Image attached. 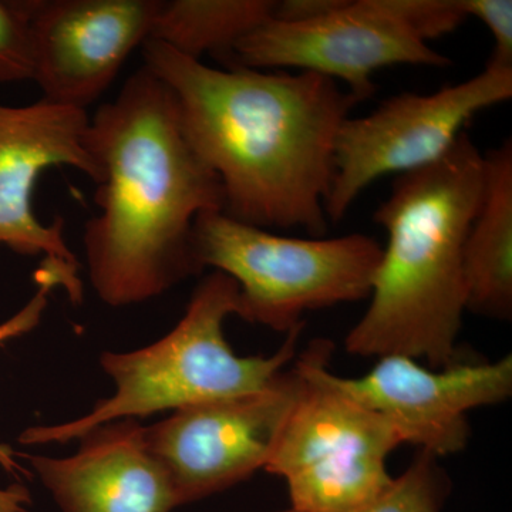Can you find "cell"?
Listing matches in <instances>:
<instances>
[{
  "instance_id": "6da1fadb",
  "label": "cell",
  "mask_w": 512,
  "mask_h": 512,
  "mask_svg": "<svg viewBox=\"0 0 512 512\" xmlns=\"http://www.w3.org/2000/svg\"><path fill=\"white\" fill-rule=\"evenodd\" d=\"M143 52L173 93L188 143L220 180L222 212L322 237L336 137L359 101L316 73L218 69L154 40Z\"/></svg>"
},
{
  "instance_id": "7a4b0ae2",
  "label": "cell",
  "mask_w": 512,
  "mask_h": 512,
  "mask_svg": "<svg viewBox=\"0 0 512 512\" xmlns=\"http://www.w3.org/2000/svg\"><path fill=\"white\" fill-rule=\"evenodd\" d=\"M87 143L100 168L99 212L84 225L83 244L101 302L138 305L201 274L195 221L224 211V194L188 143L164 82L146 67L128 77L90 119Z\"/></svg>"
},
{
  "instance_id": "3957f363",
  "label": "cell",
  "mask_w": 512,
  "mask_h": 512,
  "mask_svg": "<svg viewBox=\"0 0 512 512\" xmlns=\"http://www.w3.org/2000/svg\"><path fill=\"white\" fill-rule=\"evenodd\" d=\"M483 184L484 154L467 133L437 163L394 178L375 212L387 244L346 352L412 357L433 369L456 362L467 312L464 242Z\"/></svg>"
},
{
  "instance_id": "277c9868",
  "label": "cell",
  "mask_w": 512,
  "mask_h": 512,
  "mask_svg": "<svg viewBox=\"0 0 512 512\" xmlns=\"http://www.w3.org/2000/svg\"><path fill=\"white\" fill-rule=\"evenodd\" d=\"M238 313V285L228 275L212 271L192 292L183 318L163 338L130 352L101 353V369L116 387L111 396L77 419L29 427L19 443L66 444L111 421L146 419L266 389L298 356L305 323L289 330L272 355L239 356L224 330L229 316Z\"/></svg>"
},
{
  "instance_id": "5b68a950",
  "label": "cell",
  "mask_w": 512,
  "mask_h": 512,
  "mask_svg": "<svg viewBox=\"0 0 512 512\" xmlns=\"http://www.w3.org/2000/svg\"><path fill=\"white\" fill-rule=\"evenodd\" d=\"M333 345L315 339L293 360L295 394L264 470L284 478L296 512H348L386 493L387 460L403 446L379 414L353 399L330 370Z\"/></svg>"
},
{
  "instance_id": "8992f818",
  "label": "cell",
  "mask_w": 512,
  "mask_h": 512,
  "mask_svg": "<svg viewBox=\"0 0 512 512\" xmlns=\"http://www.w3.org/2000/svg\"><path fill=\"white\" fill-rule=\"evenodd\" d=\"M195 261L234 279L238 318L276 332L303 325V315L369 299L383 245L366 234L293 238L204 212L192 232Z\"/></svg>"
},
{
  "instance_id": "52a82bcc",
  "label": "cell",
  "mask_w": 512,
  "mask_h": 512,
  "mask_svg": "<svg viewBox=\"0 0 512 512\" xmlns=\"http://www.w3.org/2000/svg\"><path fill=\"white\" fill-rule=\"evenodd\" d=\"M511 97L512 70L485 66L466 82L431 94H397L367 116L349 117L336 137L326 217L342 221L357 197L379 178L437 163L468 121Z\"/></svg>"
},
{
  "instance_id": "ba28073f",
  "label": "cell",
  "mask_w": 512,
  "mask_h": 512,
  "mask_svg": "<svg viewBox=\"0 0 512 512\" xmlns=\"http://www.w3.org/2000/svg\"><path fill=\"white\" fill-rule=\"evenodd\" d=\"M225 62L320 74L345 83L359 103L375 94L373 74L384 67L451 64L400 19L392 0H343L328 15L306 22L271 18L241 40Z\"/></svg>"
},
{
  "instance_id": "9c48e42d",
  "label": "cell",
  "mask_w": 512,
  "mask_h": 512,
  "mask_svg": "<svg viewBox=\"0 0 512 512\" xmlns=\"http://www.w3.org/2000/svg\"><path fill=\"white\" fill-rule=\"evenodd\" d=\"M87 111L40 99L29 106L0 104V247L45 256L42 268L60 281L72 302L82 301L79 261L64 239V222H40L33 191L43 171L72 167L94 184L100 168L87 143Z\"/></svg>"
},
{
  "instance_id": "30bf717a",
  "label": "cell",
  "mask_w": 512,
  "mask_h": 512,
  "mask_svg": "<svg viewBox=\"0 0 512 512\" xmlns=\"http://www.w3.org/2000/svg\"><path fill=\"white\" fill-rule=\"evenodd\" d=\"M296 382L292 363L264 390L184 407L146 426L148 446L170 477L178 508L264 470Z\"/></svg>"
},
{
  "instance_id": "8fae6325",
  "label": "cell",
  "mask_w": 512,
  "mask_h": 512,
  "mask_svg": "<svg viewBox=\"0 0 512 512\" xmlns=\"http://www.w3.org/2000/svg\"><path fill=\"white\" fill-rule=\"evenodd\" d=\"M32 80L42 99L87 111L137 47L150 40L161 0H23Z\"/></svg>"
},
{
  "instance_id": "7c38bea8",
  "label": "cell",
  "mask_w": 512,
  "mask_h": 512,
  "mask_svg": "<svg viewBox=\"0 0 512 512\" xmlns=\"http://www.w3.org/2000/svg\"><path fill=\"white\" fill-rule=\"evenodd\" d=\"M338 382L367 409L382 416L403 444L436 458L466 450L468 413L498 406L512 396V357L494 362H456L440 369L406 356L379 357L360 377Z\"/></svg>"
},
{
  "instance_id": "4fadbf2b",
  "label": "cell",
  "mask_w": 512,
  "mask_h": 512,
  "mask_svg": "<svg viewBox=\"0 0 512 512\" xmlns=\"http://www.w3.org/2000/svg\"><path fill=\"white\" fill-rule=\"evenodd\" d=\"M69 457L28 456L62 512H171L178 508L167 471L136 419L111 421L79 437Z\"/></svg>"
},
{
  "instance_id": "5bb4252c",
  "label": "cell",
  "mask_w": 512,
  "mask_h": 512,
  "mask_svg": "<svg viewBox=\"0 0 512 512\" xmlns=\"http://www.w3.org/2000/svg\"><path fill=\"white\" fill-rule=\"evenodd\" d=\"M467 311L495 320L512 316V143L484 154L480 204L464 242Z\"/></svg>"
},
{
  "instance_id": "9a60e30c",
  "label": "cell",
  "mask_w": 512,
  "mask_h": 512,
  "mask_svg": "<svg viewBox=\"0 0 512 512\" xmlns=\"http://www.w3.org/2000/svg\"><path fill=\"white\" fill-rule=\"evenodd\" d=\"M274 8L275 0H161L150 40L190 59L210 53L227 60Z\"/></svg>"
},
{
  "instance_id": "2e32d148",
  "label": "cell",
  "mask_w": 512,
  "mask_h": 512,
  "mask_svg": "<svg viewBox=\"0 0 512 512\" xmlns=\"http://www.w3.org/2000/svg\"><path fill=\"white\" fill-rule=\"evenodd\" d=\"M451 494V481L439 458L420 451L386 493L372 503L348 512H443ZM269 512H296L291 508Z\"/></svg>"
},
{
  "instance_id": "e0dca14e",
  "label": "cell",
  "mask_w": 512,
  "mask_h": 512,
  "mask_svg": "<svg viewBox=\"0 0 512 512\" xmlns=\"http://www.w3.org/2000/svg\"><path fill=\"white\" fill-rule=\"evenodd\" d=\"M32 80V49L25 2L0 0V83Z\"/></svg>"
},
{
  "instance_id": "ac0fdd59",
  "label": "cell",
  "mask_w": 512,
  "mask_h": 512,
  "mask_svg": "<svg viewBox=\"0 0 512 512\" xmlns=\"http://www.w3.org/2000/svg\"><path fill=\"white\" fill-rule=\"evenodd\" d=\"M400 19L429 43L454 32L467 19L463 0H392Z\"/></svg>"
},
{
  "instance_id": "d6986e66",
  "label": "cell",
  "mask_w": 512,
  "mask_h": 512,
  "mask_svg": "<svg viewBox=\"0 0 512 512\" xmlns=\"http://www.w3.org/2000/svg\"><path fill=\"white\" fill-rule=\"evenodd\" d=\"M36 282L39 289H37L33 298L12 318L0 323V343L26 335V333L32 332L33 329L39 326L43 313L46 311L47 303H49L47 301L49 293L59 285H57L55 278L42 268L36 272ZM0 466L12 474L16 471H23V468L13 458V451L5 446H0Z\"/></svg>"
},
{
  "instance_id": "ffe728a7",
  "label": "cell",
  "mask_w": 512,
  "mask_h": 512,
  "mask_svg": "<svg viewBox=\"0 0 512 512\" xmlns=\"http://www.w3.org/2000/svg\"><path fill=\"white\" fill-rule=\"evenodd\" d=\"M467 18L473 16L490 30L494 47L487 66L512 70L511 0H463Z\"/></svg>"
},
{
  "instance_id": "44dd1931",
  "label": "cell",
  "mask_w": 512,
  "mask_h": 512,
  "mask_svg": "<svg viewBox=\"0 0 512 512\" xmlns=\"http://www.w3.org/2000/svg\"><path fill=\"white\" fill-rule=\"evenodd\" d=\"M32 498L28 488L20 484L0 488V512H29Z\"/></svg>"
}]
</instances>
